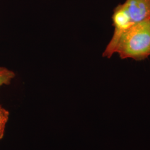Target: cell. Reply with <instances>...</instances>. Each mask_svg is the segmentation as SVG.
Instances as JSON below:
<instances>
[{
    "mask_svg": "<svg viewBox=\"0 0 150 150\" xmlns=\"http://www.w3.org/2000/svg\"><path fill=\"white\" fill-rule=\"evenodd\" d=\"M15 76L16 74L13 71L0 66V87L10 85Z\"/></svg>",
    "mask_w": 150,
    "mask_h": 150,
    "instance_id": "4",
    "label": "cell"
},
{
    "mask_svg": "<svg viewBox=\"0 0 150 150\" xmlns=\"http://www.w3.org/2000/svg\"><path fill=\"white\" fill-rule=\"evenodd\" d=\"M114 32L112 37L105 48L102 56L110 59L115 54V49L118 41L124 32L129 30L134 23L131 21L128 13L126 11L123 4L117 6L112 16Z\"/></svg>",
    "mask_w": 150,
    "mask_h": 150,
    "instance_id": "2",
    "label": "cell"
},
{
    "mask_svg": "<svg viewBox=\"0 0 150 150\" xmlns=\"http://www.w3.org/2000/svg\"><path fill=\"white\" fill-rule=\"evenodd\" d=\"M115 53L121 59L142 61L150 56V19L134 23L120 38Z\"/></svg>",
    "mask_w": 150,
    "mask_h": 150,
    "instance_id": "1",
    "label": "cell"
},
{
    "mask_svg": "<svg viewBox=\"0 0 150 150\" xmlns=\"http://www.w3.org/2000/svg\"><path fill=\"white\" fill-rule=\"evenodd\" d=\"M123 6L134 23L150 19V0H126Z\"/></svg>",
    "mask_w": 150,
    "mask_h": 150,
    "instance_id": "3",
    "label": "cell"
},
{
    "mask_svg": "<svg viewBox=\"0 0 150 150\" xmlns=\"http://www.w3.org/2000/svg\"><path fill=\"white\" fill-rule=\"evenodd\" d=\"M9 115V112L0 105V140L4 137Z\"/></svg>",
    "mask_w": 150,
    "mask_h": 150,
    "instance_id": "5",
    "label": "cell"
}]
</instances>
